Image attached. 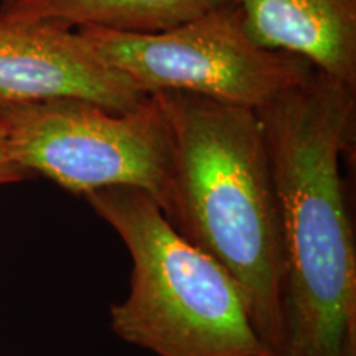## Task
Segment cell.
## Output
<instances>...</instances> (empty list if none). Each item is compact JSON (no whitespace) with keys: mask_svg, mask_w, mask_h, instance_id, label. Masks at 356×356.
Wrapping results in <instances>:
<instances>
[{"mask_svg":"<svg viewBox=\"0 0 356 356\" xmlns=\"http://www.w3.org/2000/svg\"><path fill=\"white\" fill-rule=\"evenodd\" d=\"M25 178H29V175L12 159L6 132H3L2 124H0V186L19 184V181H24Z\"/></svg>","mask_w":356,"mask_h":356,"instance_id":"obj_9","label":"cell"},{"mask_svg":"<svg viewBox=\"0 0 356 356\" xmlns=\"http://www.w3.org/2000/svg\"><path fill=\"white\" fill-rule=\"evenodd\" d=\"M228 0H0V12L124 33H157Z\"/></svg>","mask_w":356,"mask_h":356,"instance_id":"obj_8","label":"cell"},{"mask_svg":"<svg viewBox=\"0 0 356 356\" xmlns=\"http://www.w3.org/2000/svg\"><path fill=\"white\" fill-rule=\"evenodd\" d=\"M172 137L162 211L181 238L236 280L257 337L282 340L284 238L264 132L254 109L186 92H154Z\"/></svg>","mask_w":356,"mask_h":356,"instance_id":"obj_2","label":"cell"},{"mask_svg":"<svg viewBox=\"0 0 356 356\" xmlns=\"http://www.w3.org/2000/svg\"><path fill=\"white\" fill-rule=\"evenodd\" d=\"M262 47L356 88V0H231Z\"/></svg>","mask_w":356,"mask_h":356,"instance_id":"obj_7","label":"cell"},{"mask_svg":"<svg viewBox=\"0 0 356 356\" xmlns=\"http://www.w3.org/2000/svg\"><path fill=\"white\" fill-rule=\"evenodd\" d=\"M56 97L129 111L150 95L102 61L78 30L0 12V104Z\"/></svg>","mask_w":356,"mask_h":356,"instance_id":"obj_6","label":"cell"},{"mask_svg":"<svg viewBox=\"0 0 356 356\" xmlns=\"http://www.w3.org/2000/svg\"><path fill=\"white\" fill-rule=\"evenodd\" d=\"M76 30L147 95L186 92L257 111L317 71L304 58L257 43L231 0L165 32Z\"/></svg>","mask_w":356,"mask_h":356,"instance_id":"obj_5","label":"cell"},{"mask_svg":"<svg viewBox=\"0 0 356 356\" xmlns=\"http://www.w3.org/2000/svg\"><path fill=\"white\" fill-rule=\"evenodd\" d=\"M0 124L12 159L78 197L111 186H136L165 203L172 137L157 97L129 111L56 99L2 102Z\"/></svg>","mask_w":356,"mask_h":356,"instance_id":"obj_4","label":"cell"},{"mask_svg":"<svg viewBox=\"0 0 356 356\" xmlns=\"http://www.w3.org/2000/svg\"><path fill=\"white\" fill-rule=\"evenodd\" d=\"M132 261L111 330L157 356H269L236 280L177 233L152 195L111 186L84 197Z\"/></svg>","mask_w":356,"mask_h":356,"instance_id":"obj_3","label":"cell"},{"mask_svg":"<svg viewBox=\"0 0 356 356\" xmlns=\"http://www.w3.org/2000/svg\"><path fill=\"white\" fill-rule=\"evenodd\" d=\"M284 238L275 356H356V239L341 162L356 136V88L315 71L257 109Z\"/></svg>","mask_w":356,"mask_h":356,"instance_id":"obj_1","label":"cell"}]
</instances>
